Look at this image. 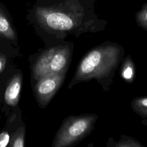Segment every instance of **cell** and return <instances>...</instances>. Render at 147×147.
<instances>
[{
  "label": "cell",
  "mask_w": 147,
  "mask_h": 147,
  "mask_svg": "<svg viewBox=\"0 0 147 147\" xmlns=\"http://www.w3.org/2000/svg\"><path fill=\"white\" fill-rule=\"evenodd\" d=\"M96 0H51L47 6L37 7L36 16L48 32L64 39L68 34L78 38L84 33L106 29L108 22L96 14Z\"/></svg>",
  "instance_id": "1"
},
{
  "label": "cell",
  "mask_w": 147,
  "mask_h": 147,
  "mask_svg": "<svg viewBox=\"0 0 147 147\" xmlns=\"http://www.w3.org/2000/svg\"><path fill=\"white\" fill-rule=\"evenodd\" d=\"M0 34L4 37L13 40L16 38V33L8 18L0 9Z\"/></svg>",
  "instance_id": "10"
},
{
  "label": "cell",
  "mask_w": 147,
  "mask_h": 147,
  "mask_svg": "<svg viewBox=\"0 0 147 147\" xmlns=\"http://www.w3.org/2000/svg\"><path fill=\"white\" fill-rule=\"evenodd\" d=\"M130 106L134 113L142 118H147V96L133 98Z\"/></svg>",
  "instance_id": "9"
},
{
  "label": "cell",
  "mask_w": 147,
  "mask_h": 147,
  "mask_svg": "<svg viewBox=\"0 0 147 147\" xmlns=\"http://www.w3.org/2000/svg\"><path fill=\"white\" fill-rule=\"evenodd\" d=\"M68 70L47 75L40 80L34 87V92L40 105L46 107L62 86Z\"/></svg>",
  "instance_id": "5"
},
{
  "label": "cell",
  "mask_w": 147,
  "mask_h": 147,
  "mask_svg": "<svg viewBox=\"0 0 147 147\" xmlns=\"http://www.w3.org/2000/svg\"><path fill=\"white\" fill-rule=\"evenodd\" d=\"M6 63V58L5 55L0 53V73H1L5 68Z\"/></svg>",
  "instance_id": "14"
},
{
  "label": "cell",
  "mask_w": 147,
  "mask_h": 147,
  "mask_svg": "<svg viewBox=\"0 0 147 147\" xmlns=\"http://www.w3.org/2000/svg\"><path fill=\"white\" fill-rule=\"evenodd\" d=\"M73 50V43L67 42L44 51L33 65L32 72L34 79L38 81L47 75L68 70Z\"/></svg>",
  "instance_id": "4"
},
{
  "label": "cell",
  "mask_w": 147,
  "mask_h": 147,
  "mask_svg": "<svg viewBox=\"0 0 147 147\" xmlns=\"http://www.w3.org/2000/svg\"><path fill=\"white\" fill-rule=\"evenodd\" d=\"M119 74L121 77L127 83L131 84L136 76V67L130 55L125 56L121 63Z\"/></svg>",
  "instance_id": "7"
},
{
  "label": "cell",
  "mask_w": 147,
  "mask_h": 147,
  "mask_svg": "<svg viewBox=\"0 0 147 147\" xmlns=\"http://www.w3.org/2000/svg\"><path fill=\"white\" fill-rule=\"evenodd\" d=\"M135 20L139 27L147 31V3L143 4L141 9L136 13Z\"/></svg>",
  "instance_id": "12"
},
{
  "label": "cell",
  "mask_w": 147,
  "mask_h": 147,
  "mask_svg": "<svg viewBox=\"0 0 147 147\" xmlns=\"http://www.w3.org/2000/svg\"><path fill=\"white\" fill-rule=\"evenodd\" d=\"M22 82V76L20 73L16 74L12 77L4 95L5 101L7 105L11 106H16L17 105L20 98Z\"/></svg>",
  "instance_id": "6"
},
{
  "label": "cell",
  "mask_w": 147,
  "mask_h": 147,
  "mask_svg": "<svg viewBox=\"0 0 147 147\" xmlns=\"http://www.w3.org/2000/svg\"><path fill=\"white\" fill-rule=\"evenodd\" d=\"M10 136L6 131L0 133V147H6L10 142Z\"/></svg>",
  "instance_id": "13"
},
{
  "label": "cell",
  "mask_w": 147,
  "mask_h": 147,
  "mask_svg": "<svg viewBox=\"0 0 147 147\" xmlns=\"http://www.w3.org/2000/svg\"><path fill=\"white\" fill-rule=\"evenodd\" d=\"M25 127L22 126L19 127L10 139V146L11 147H24L25 142Z\"/></svg>",
  "instance_id": "11"
},
{
  "label": "cell",
  "mask_w": 147,
  "mask_h": 147,
  "mask_svg": "<svg viewBox=\"0 0 147 147\" xmlns=\"http://www.w3.org/2000/svg\"><path fill=\"white\" fill-rule=\"evenodd\" d=\"M125 54L122 45L111 41L92 48L78 63L68 88L71 89L78 83L95 80L103 91L108 92Z\"/></svg>",
  "instance_id": "2"
},
{
  "label": "cell",
  "mask_w": 147,
  "mask_h": 147,
  "mask_svg": "<svg viewBox=\"0 0 147 147\" xmlns=\"http://www.w3.org/2000/svg\"><path fill=\"white\" fill-rule=\"evenodd\" d=\"M98 115L94 113L69 115L65 117L52 141V147H70L79 144L95 128Z\"/></svg>",
  "instance_id": "3"
},
{
  "label": "cell",
  "mask_w": 147,
  "mask_h": 147,
  "mask_svg": "<svg viewBox=\"0 0 147 147\" xmlns=\"http://www.w3.org/2000/svg\"><path fill=\"white\" fill-rule=\"evenodd\" d=\"M141 123L147 126V118H143V119L141 121Z\"/></svg>",
  "instance_id": "15"
},
{
  "label": "cell",
  "mask_w": 147,
  "mask_h": 147,
  "mask_svg": "<svg viewBox=\"0 0 147 147\" xmlns=\"http://www.w3.org/2000/svg\"><path fill=\"white\" fill-rule=\"evenodd\" d=\"M107 147H144V145L137 139L130 136L122 134L118 141L110 137L106 144Z\"/></svg>",
  "instance_id": "8"
}]
</instances>
